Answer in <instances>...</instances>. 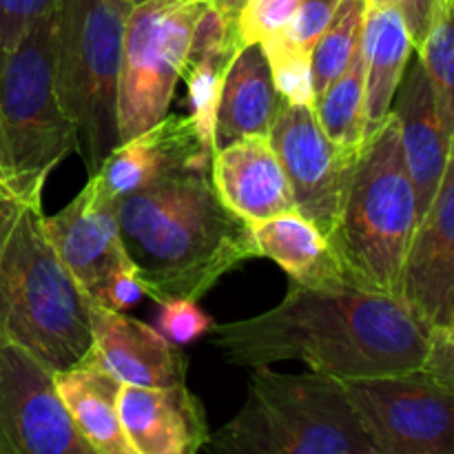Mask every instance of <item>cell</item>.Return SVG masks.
<instances>
[{
  "mask_svg": "<svg viewBox=\"0 0 454 454\" xmlns=\"http://www.w3.org/2000/svg\"><path fill=\"white\" fill-rule=\"evenodd\" d=\"M368 0H340L331 25L310 51L315 98L331 82H335L362 44V29L366 20Z\"/></svg>",
  "mask_w": 454,
  "mask_h": 454,
  "instance_id": "cell-24",
  "label": "cell"
},
{
  "mask_svg": "<svg viewBox=\"0 0 454 454\" xmlns=\"http://www.w3.org/2000/svg\"><path fill=\"white\" fill-rule=\"evenodd\" d=\"M53 380L75 430L93 454H136L120 424L118 397L122 384L115 377L82 359L75 366L53 372Z\"/></svg>",
  "mask_w": 454,
  "mask_h": 454,
  "instance_id": "cell-22",
  "label": "cell"
},
{
  "mask_svg": "<svg viewBox=\"0 0 454 454\" xmlns=\"http://www.w3.org/2000/svg\"><path fill=\"white\" fill-rule=\"evenodd\" d=\"M131 7L129 0H58L53 9L56 93L89 176L120 145V62Z\"/></svg>",
  "mask_w": 454,
  "mask_h": 454,
  "instance_id": "cell-6",
  "label": "cell"
},
{
  "mask_svg": "<svg viewBox=\"0 0 454 454\" xmlns=\"http://www.w3.org/2000/svg\"><path fill=\"white\" fill-rule=\"evenodd\" d=\"M129 3H133V4H137V3H142V0H129Z\"/></svg>",
  "mask_w": 454,
  "mask_h": 454,
  "instance_id": "cell-34",
  "label": "cell"
},
{
  "mask_svg": "<svg viewBox=\"0 0 454 454\" xmlns=\"http://www.w3.org/2000/svg\"><path fill=\"white\" fill-rule=\"evenodd\" d=\"M58 0H0V53L16 47L38 18L56 9Z\"/></svg>",
  "mask_w": 454,
  "mask_h": 454,
  "instance_id": "cell-30",
  "label": "cell"
},
{
  "mask_svg": "<svg viewBox=\"0 0 454 454\" xmlns=\"http://www.w3.org/2000/svg\"><path fill=\"white\" fill-rule=\"evenodd\" d=\"M397 96L393 100V114L399 124L403 158H406L408 173L415 184L417 208L419 220L428 211L430 202L437 195L439 184L446 173L448 158L452 149V136L443 127L439 115L434 91L430 87L421 60L408 62Z\"/></svg>",
  "mask_w": 454,
  "mask_h": 454,
  "instance_id": "cell-18",
  "label": "cell"
},
{
  "mask_svg": "<svg viewBox=\"0 0 454 454\" xmlns=\"http://www.w3.org/2000/svg\"><path fill=\"white\" fill-rule=\"evenodd\" d=\"M118 412L136 454H193L204 450L211 437L202 403L186 384L167 388L122 384Z\"/></svg>",
  "mask_w": 454,
  "mask_h": 454,
  "instance_id": "cell-15",
  "label": "cell"
},
{
  "mask_svg": "<svg viewBox=\"0 0 454 454\" xmlns=\"http://www.w3.org/2000/svg\"><path fill=\"white\" fill-rule=\"evenodd\" d=\"M120 238L146 297L202 300L222 278L260 257L253 226L231 211L211 167H184L124 195Z\"/></svg>",
  "mask_w": 454,
  "mask_h": 454,
  "instance_id": "cell-2",
  "label": "cell"
},
{
  "mask_svg": "<svg viewBox=\"0 0 454 454\" xmlns=\"http://www.w3.org/2000/svg\"><path fill=\"white\" fill-rule=\"evenodd\" d=\"M364 89H366V137L381 127L408 69L415 44L399 9L381 0H368L362 29Z\"/></svg>",
  "mask_w": 454,
  "mask_h": 454,
  "instance_id": "cell-20",
  "label": "cell"
},
{
  "mask_svg": "<svg viewBox=\"0 0 454 454\" xmlns=\"http://www.w3.org/2000/svg\"><path fill=\"white\" fill-rule=\"evenodd\" d=\"M415 51L428 74L443 127L454 137V9L450 3Z\"/></svg>",
  "mask_w": 454,
  "mask_h": 454,
  "instance_id": "cell-25",
  "label": "cell"
},
{
  "mask_svg": "<svg viewBox=\"0 0 454 454\" xmlns=\"http://www.w3.org/2000/svg\"><path fill=\"white\" fill-rule=\"evenodd\" d=\"M269 140L291 182L295 211L331 239L359 151H346L328 140L313 106L288 102L279 106Z\"/></svg>",
  "mask_w": 454,
  "mask_h": 454,
  "instance_id": "cell-11",
  "label": "cell"
},
{
  "mask_svg": "<svg viewBox=\"0 0 454 454\" xmlns=\"http://www.w3.org/2000/svg\"><path fill=\"white\" fill-rule=\"evenodd\" d=\"M208 0H142L127 18L120 62V142L140 136L168 114L184 74L195 22Z\"/></svg>",
  "mask_w": 454,
  "mask_h": 454,
  "instance_id": "cell-8",
  "label": "cell"
},
{
  "mask_svg": "<svg viewBox=\"0 0 454 454\" xmlns=\"http://www.w3.org/2000/svg\"><path fill=\"white\" fill-rule=\"evenodd\" d=\"M260 257L273 260L291 282L306 288L353 286L322 231L301 213L291 211L253 226ZM357 288V286H355Z\"/></svg>",
  "mask_w": 454,
  "mask_h": 454,
  "instance_id": "cell-21",
  "label": "cell"
},
{
  "mask_svg": "<svg viewBox=\"0 0 454 454\" xmlns=\"http://www.w3.org/2000/svg\"><path fill=\"white\" fill-rule=\"evenodd\" d=\"M142 297H146V293L140 278H137L136 264H129L111 278V282L106 284V288L102 291V295L98 297V301H91V304L124 313V310H129L131 306H136Z\"/></svg>",
  "mask_w": 454,
  "mask_h": 454,
  "instance_id": "cell-32",
  "label": "cell"
},
{
  "mask_svg": "<svg viewBox=\"0 0 454 454\" xmlns=\"http://www.w3.org/2000/svg\"><path fill=\"white\" fill-rule=\"evenodd\" d=\"M403 301L426 326L452 322L454 309V137L446 173L421 215L402 270Z\"/></svg>",
  "mask_w": 454,
  "mask_h": 454,
  "instance_id": "cell-13",
  "label": "cell"
},
{
  "mask_svg": "<svg viewBox=\"0 0 454 454\" xmlns=\"http://www.w3.org/2000/svg\"><path fill=\"white\" fill-rule=\"evenodd\" d=\"M0 340L65 371L91 350L89 300L44 233L43 198L0 186Z\"/></svg>",
  "mask_w": 454,
  "mask_h": 454,
  "instance_id": "cell-3",
  "label": "cell"
},
{
  "mask_svg": "<svg viewBox=\"0 0 454 454\" xmlns=\"http://www.w3.org/2000/svg\"><path fill=\"white\" fill-rule=\"evenodd\" d=\"M184 167H211V153L191 115L167 114L153 127L127 142H120L96 177L109 198H120Z\"/></svg>",
  "mask_w": 454,
  "mask_h": 454,
  "instance_id": "cell-16",
  "label": "cell"
},
{
  "mask_svg": "<svg viewBox=\"0 0 454 454\" xmlns=\"http://www.w3.org/2000/svg\"><path fill=\"white\" fill-rule=\"evenodd\" d=\"M337 7H340V0H300L282 35L295 47L313 51L317 40L331 25Z\"/></svg>",
  "mask_w": 454,
  "mask_h": 454,
  "instance_id": "cell-29",
  "label": "cell"
},
{
  "mask_svg": "<svg viewBox=\"0 0 454 454\" xmlns=\"http://www.w3.org/2000/svg\"><path fill=\"white\" fill-rule=\"evenodd\" d=\"M377 454H454V388L426 371L344 381Z\"/></svg>",
  "mask_w": 454,
  "mask_h": 454,
  "instance_id": "cell-9",
  "label": "cell"
},
{
  "mask_svg": "<svg viewBox=\"0 0 454 454\" xmlns=\"http://www.w3.org/2000/svg\"><path fill=\"white\" fill-rule=\"evenodd\" d=\"M300 0H242L235 25L242 44L264 43L279 35L291 22Z\"/></svg>",
  "mask_w": 454,
  "mask_h": 454,
  "instance_id": "cell-27",
  "label": "cell"
},
{
  "mask_svg": "<svg viewBox=\"0 0 454 454\" xmlns=\"http://www.w3.org/2000/svg\"><path fill=\"white\" fill-rule=\"evenodd\" d=\"M91 350L87 362L109 372L120 384L167 388L186 384V357L167 337L120 310L89 301Z\"/></svg>",
  "mask_w": 454,
  "mask_h": 454,
  "instance_id": "cell-14",
  "label": "cell"
},
{
  "mask_svg": "<svg viewBox=\"0 0 454 454\" xmlns=\"http://www.w3.org/2000/svg\"><path fill=\"white\" fill-rule=\"evenodd\" d=\"M75 153L74 124L53 80V12L0 53V186L43 198L53 168Z\"/></svg>",
  "mask_w": 454,
  "mask_h": 454,
  "instance_id": "cell-7",
  "label": "cell"
},
{
  "mask_svg": "<svg viewBox=\"0 0 454 454\" xmlns=\"http://www.w3.org/2000/svg\"><path fill=\"white\" fill-rule=\"evenodd\" d=\"M270 65V75L279 98L288 105H310L315 102L313 67L310 51L288 43L282 34L260 43Z\"/></svg>",
  "mask_w": 454,
  "mask_h": 454,
  "instance_id": "cell-26",
  "label": "cell"
},
{
  "mask_svg": "<svg viewBox=\"0 0 454 454\" xmlns=\"http://www.w3.org/2000/svg\"><path fill=\"white\" fill-rule=\"evenodd\" d=\"M421 371L454 388V322L430 328L428 355Z\"/></svg>",
  "mask_w": 454,
  "mask_h": 454,
  "instance_id": "cell-31",
  "label": "cell"
},
{
  "mask_svg": "<svg viewBox=\"0 0 454 454\" xmlns=\"http://www.w3.org/2000/svg\"><path fill=\"white\" fill-rule=\"evenodd\" d=\"M419 224L415 184L390 111L364 142L331 235L350 284L399 297L402 270Z\"/></svg>",
  "mask_w": 454,
  "mask_h": 454,
  "instance_id": "cell-4",
  "label": "cell"
},
{
  "mask_svg": "<svg viewBox=\"0 0 454 454\" xmlns=\"http://www.w3.org/2000/svg\"><path fill=\"white\" fill-rule=\"evenodd\" d=\"M224 454H377L344 381L253 368L242 411L208 437Z\"/></svg>",
  "mask_w": 454,
  "mask_h": 454,
  "instance_id": "cell-5",
  "label": "cell"
},
{
  "mask_svg": "<svg viewBox=\"0 0 454 454\" xmlns=\"http://www.w3.org/2000/svg\"><path fill=\"white\" fill-rule=\"evenodd\" d=\"M0 454H93L51 368L7 340H0Z\"/></svg>",
  "mask_w": 454,
  "mask_h": 454,
  "instance_id": "cell-10",
  "label": "cell"
},
{
  "mask_svg": "<svg viewBox=\"0 0 454 454\" xmlns=\"http://www.w3.org/2000/svg\"><path fill=\"white\" fill-rule=\"evenodd\" d=\"M282 102L262 44H244L222 82L215 114L217 149L239 137H269Z\"/></svg>",
  "mask_w": 454,
  "mask_h": 454,
  "instance_id": "cell-19",
  "label": "cell"
},
{
  "mask_svg": "<svg viewBox=\"0 0 454 454\" xmlns=\"http://www.w3.org/2000/svg\"><path fill=\"white\" fill-rule=\"evenodd\" d=\"M381 3H390L399 9V13L406 20L408 31H411L412 44L417 49L424 43L428 31L433 29L437 18L442 16L448 0H381Z\"/></svg>",
  "mask_w": 454,
  "mask_h": 454,
  "instance_id": "cell-33",
  "label": "cell"
},
{
  "mask_svg": "<svg viewBox=\"0 0 454 454\" xmlns=\"http://www.w3.org/2000/svg\"><path fill=\"white\" fill-rule=\"evenodd\" d=\"M211 180L226 207L251 226L295 211L291 182L264 136L220 146L211 158Z\"/></svg>",
  "mask_w": 454,
  "mask_h": 454,
  "instance_id": "cell-17",
  "label": "cell"
},
{
  "mask_svg": "<svg viewBox=\"0 0 454 454\" xmlns=\"http://www.w3.org/2000/svg\"><path fill=\"white\" fill-rule=\"evenodd\" d=\"M452 322H454V309H452ZM452 322H450V324H452Z\"/></svg>",
  "mask_w": 454,
  "mask_h": 454,
  "instance_id": "cell-36",
  "label": "cell"
},
{
  "mask_svg": "<svg viewBox=\"0 0 454 454\" xmlns=\"http://www.w3.org/2000/svg\"><path fill=\"white\" fill-rule=\"evenodd\" d=\"M215 322L204 313L195 300H168L160 304L155 331L162 333L173 346L182 348L213 331Z\"/></svg>",
  "mask_w": 454,
  "mask_h": 454,
  "instance_id": "cell-28",
  "label": "cell"
},
{
  "mask_svg": "<svg viewBox=\"0 0 454 454\" xmlns=\"http://www.w3.org/2000/svg\"><path fill=\"white\" fill-rule=\"evenodd\" d=\"M313 111L328 140L346 151H362L366 142V89H364L362 49H357L344 74L315 98Z\"/></svg>",
  "mask_w": 454,
  "mask_h": 454,
  "instance_id": "cell-23",
  "label": "cell"
},
{
  "mask_svg": "<svg viewBox=\"0 0 454 454\" xmlns=\"http://www.w3.org/2000/svg\"><path fill=\"white\" fill-rule=\"evenodd\" d=\"M448 3H450V4H452V9H454V0H448Z\"/></svg>",
  "mask_w": 454,
  "mask_h": 454,
  "instance_id": "cell-35",
  "label": "cell"
},
{
  "mask_svg": "<svg viewBox=\"0 0 454 454\" xmlns=\"http://www.w3.org/2000/svg\"><path fill=\"white\" fill-rule=\"evenodd\" d=\"M208 335L231 366L253 371L297 359L313 372L350 381L421 371L430 326L402 297L291 282L278 306L255 317L215 324Z\"/></svg>",
  "mask_w": 454,
  "mask_h": 454,
  "instance_id": "cell-1",
  "label": "cell"
},
{
  "mask_svg": "<svg viewBox=\"0 0 454 454\" xmlns=\"http://www.w3.org/2000/svg\"><path fill=\"white\" fill-rule=\"evenodd\" d=\"M44 233L89 301H98L111 278L133 264L120 238L118 202L96 177L56 215H44Z\"/></svg>",
  "mask_w": 454,
  "mask_h": 454,
  "instance_id": "cell-12",
  "label": "cell"
}]
</instances>
